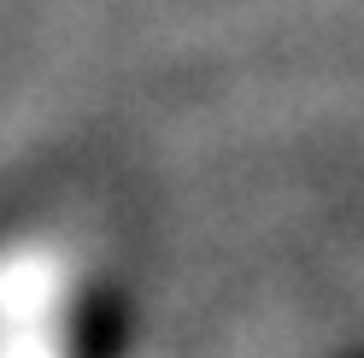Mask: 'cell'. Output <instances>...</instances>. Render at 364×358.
<instances>
[{"label":"cell","instance_id":"obj_1","mask_svg":"<svg viewBox=\"0 0 364 358\" xmlns=\"http://www.w3.org/2000/svg\"><path fill=\"white\" fill-rule=\"evenodd\" d=\"M0 358H88V271L53 235L0 241Z\"/></svg>","mask_w":364,"mask_h":358}]
</instances>
